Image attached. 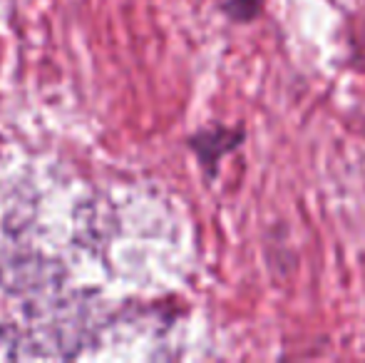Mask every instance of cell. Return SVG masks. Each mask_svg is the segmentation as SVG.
I'll return each instance as SVG.
<instances>
[{"mask_svg":"<svg viewBox=\"0 0 365 363\" xmlns=\"http://www.w3.org/2000/svg\"><path fill=\"white\" fill-rule=\"evenodd\" d=\"M244 142V130H231V127H209L199 130L197 135L189 137V150L197 155L202 170L207 172L209 180H214L219 172V165L226 155L236 152Z\"/></svg>","mask_w":365,"mask_h":363,"instance_id":"cell-1","label":"cell"},{"mask_svg":"<svg viewBox=\"0 0 365 363\" xmlns=\"http://www.w3.org/2000/svg\"><path fill=\"white\" fill-rule=\"evenodd\" d=\"M226 18H231L234 23H251L261 15L264 10V0H226L221 5Z\"/></svg>","mask_w":365,"mask_h":363,"instance_id":"cell-2","label":"cell"}]
</instances>
